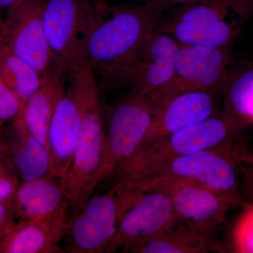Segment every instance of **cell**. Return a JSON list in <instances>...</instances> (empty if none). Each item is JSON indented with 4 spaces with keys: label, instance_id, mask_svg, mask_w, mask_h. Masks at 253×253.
<instances>
[{
    "label": "cell",
    "instance_id": "ac0fdd59",
    "mask_svg": "<svg viewBox=\"0 0 253 253\" xmlns=\"http://www.w3.org/2000/svg\"><path fill=\"white\" fill-rule=\"evenodd\" d=\"M13 202L16 222L44 217L68 207L61 179L54 176L21 181Z\"/></svg>",
    "mask_w": 253,
    "mask_h": 253
},
{
    "label": "cell",
    "instance_id": "d4e9b609",
    "mask_svg": "<svg viewBox=\"0 0 253 253\" xmlns=\"http://www.w3.org/2000/svg\"><path fill=\"white\" fill-rule=\"evenodd\" d=\"M23 105L14 91L0 78V126L4 127L22 114Z\"/></svg>",
    "mask_w": 253,
    "mask_h": 253
},
{
    "label": "cell",
    "instance_id": "277c9868",
    "mask_svg": "<svg viewBox=\"0 0 253 253\" xmlns=\"http://www.w3.org/2000/svg\"><path fill=\"white\" fill-rule=\"evenodd\" d=\"M244 129L224 113H215L138 149L118 168L117 181L131 180L172 158L234 146Z\"/></svg>",
    "mask_w": 253,
    "mask_h": 253
},
{
    "label": "cell",
    "instance_id": "1f68e13d",
    "mask_svg": "<svg viewBox=\"0 0 253 253\" xmlns=\"http://www.w3.org/2000/svg\"><path fill=\"white\" fill-rule=\"evenodd\" d=\"M6 146V142H5L4 136H3V137L0 138V151L4 149Z\"/></svg>",
    "mask_w": 253,
    "mask_h": 253
},
{
    "label": "cell",
    "instance_id": "6da1fadb",
    "mask_svg": "<svg viewBox=\"0 0 253 253\" xmlns=\"http://www.w3.org/2000/svg\"><path fill=\"white\" fill-rule=\"evenodd\" d=\"M166 10L148 1L112 6L106 3L97 7L84 60L100 87L111 90L129 85L138 54Z\"/></svg>",
    "mask_w": 253,
    "mask_h": 253
},
{
    "label": "cell",
    "instance_id": "3957f363",
    "mask_svg": "<svg viewBox=\"0 0 253 253\" xmlns=\"http://www.w3.org/2000/svg\"><path fill=\"white\" fill-rule=\"evenodd\" d=\"M253 11V0H205L179 6L158 28L181 44L228 48Z\"/></svg>",
    "mask_w": 253,
    "mask_h": 253
},
{
    "label": "cell",
    "instance_id": "2e32d148",
    "mask_svg": "<svg viewBox=\"0 0 253 253\" xmlns=\"http://www.w3.org/2000/svg\"><path fill=\"white\" fill-rule=\"evenodd\" d=\"M214 114L215 102L212 92L188 91L174 96L158 106L139 149Z\"/></svg>",
    "mask_w": 253,
    "mask_h": 253
},
{
    "label": "cell",
    "instance_id": "7c38bea8",
    "mask_svg": "<svg viewBox=\"0 0 253 253\" xmlns=\"http://www.w3.org/2000/svg\"><path fill=\"white\" fill-rule=\"evenodd\" d=\"M176 217L170 196L154 189L139 196L123 213L117 232L107 253L123 251L175 226Z\"/></svg>",
    "mask_w": 253,
    "mask_h": 253
},
{
    "label": "cell",
    "instance_id": "d6986e66",
    "mask_svg": "<svg viewBox=\"0 0 253 253\" xmlns=\"http://www.w3.org/2000/svg\"><path fill=\"white\" fill-rule=\"evenodd\" d=\"M224 250L223 244L211 233L174 226L160 235L133 245L123 253H206Z\"/></svg>",
    "mask_w": 253,
    "mask_h": 253
},
{
    "label": "cell",
    "instance_id": "4fadbf2b",
    "mask_svg": "<svg viewBox=\"0 0 253 253\" xmlns=\"http://www.w3.org/2000/svg\"><path fill=\"white\" fill-rule=\"evenodd\" d=\"M180 43L158 26L146 38L129 80L131 93L151 96L172 81Z\"/></svg>",
    "mask_w": 253,
    "mask_h": 253
},
{
    "label": "cell",
    "instance_id": "30bf717a",
    "mask_svg": "<svg viewBox=\"0 0 253 253\" xmlns=\"http://www.w3.org/2000/svg\"><path fill=\"white\" fill-rule=\"evenodd\" d=\"M229 58L228 48L180 44L172 81L161 91L148 96L157 109L182 93L221 90L231 70Z\"/></svg>",
    "mask_w": 253,
    "mask_h": 253
},
{
    "label": "cell",
    "instance_id": "f1b7e54d",
    "mask_svg": "<svg viewBox=\"0 0 253 253\" xmlns=\"http://www.w3.org/2000/svg\"><path fill=\"white\" fill-rule=\"evenodd\" d=\"M23 0H0V9L9 10L21 4Z\"/></svg>",
    "mask_w": 253,
    "mask_h": 253
},
{
    "label": "cell",
    "instance_id": "4dcf8cb0",
    "mask_svg": "<svg viewBox=\"0 0 253 253\" xmlns=\"http://www.w3.org/2000/svg\"><path fill=\"white\" fill-rule=\"evenodd\" d=\"M89 1H90L95 6H99L100 5L105 3L104 0H89Z\"/></svg>",
    "mask_w": 253,
    "mask_h": 253
},
{
    "label": "cell",
    "instance_id": "83f0119b",
    "mask_svg": "<svg viewBox=\"0 0 253 253\" xmlns=\"http://www.w3.org/2000/svg\"><path fill=\"white\" fill-rule=\"evenodd\" d=\"M205 1V0H145L144 1L153 3L161 6L165 9H168L169 7H173L174 6H182L194 3L200 2V1Z\"/></svg>",
    "mask_w": 253,
    "mask_h": 253
},
{
    "label": "cell",
    "instance_id": "e0dca14e",
    "mask_svg": "<svg viewBox=\"0 0 253 253\" xmlns=\"http://www.w3.org/2000/svg\"><path fill=\"white\" fill-rule=\"evenodd\" d=\"M4 139L21 181L53 176L47 150L28 130L22 116L4 131Z\"/></svg>",
    "mask_w": 253,
    "mask_h": 253
},
{
    "label": "cell",
    "instance_id": "603a6c76",
    "mask_svg": "<svg viewBox=\"0 0 253 253\" xmlns=\"http://www.w3.org/2000/svg\"><path fill=\"white\" fill-rule=\"evenodd\" d=\"M232 231V246L236 253H253V205L243 206Z\"/></svg>",
    "mask_w": 253,
    "mask_h": 253
},
{
    "label": "cell",
    "instance_id": "f546056e",
    "mask_svg": "<svg viewBox=\"0 0 253 253\" xmlns=\"http://www.w3.org/2000/svg\"><path fill=\"white\" fill-rule=\"evenodd\" d=\"M4 20L0 16V45L3 44V41H4Z\"/></svg>",
    "mask_w": 253,
    "mask_h": 253
},
{
    "label": "cell",
    "instance_id": "484cf974",
    "mask_svg": "<svg viewBox=\"0 0 253 253\" xmlns=\"http://www.w3.org/2000/svg\"><path fill=\"white\" fill-rule=\"evenodd\" d=\"M16 223L13 199L0 202V243Z\"/></svg>",
    "mask_w": 253,
    "mask_h": 253
},
{
    "label": "cell",
    "instance_id": "d6a6232c",
    "mask_svg": "<svg viewBox=\"0 0 253 253\" xmlns=\"http://www.w3.org/2000/svg\"><path fill=\"white\" fill-rule=\"evenodd\" d=\"M4 127L0 126V138L3 137V136H4Z\"/></svg>",
    "mask_w": 253,
    "mask_h": 253
},
{
    "label": "cell",
    "instance_id": "5b68a950",
    "mask_svg": "<svg viewBox=\"0 0 253 253\" xmlns=\"http://www.w3.org/2000/svg\"><path fill=\"white\" fill-rule=\"evenodd\" d=\"M97 14L89 0H45L43 26L54 70L70 78L84 61L86 38Z\"/></svg>",
    "mask_w": 253,
    "mask_h": 253
},
{
    "label": "cell",
    "instance_id": "8992f818",
    "mask_svg": "<svg viewBox=\"0 0 253 253\" xmlns=\"http://www.w3.org/2000/svg\"><path fill=\"white\" fill-rule=\"evenodd\" d=\"M142 194L116 182L106 194L91 196L69 221L66 253H107L123 213Z\"/></svg>",
    "mask_w": 253,
    "mask_h": 253
},
{
    "label": "cell",
    "instance_id": "8fae6325",
    "mask_svg": "<svg viewBox=\"0 0 253 253\" xmlns=\"http://www.w3.org/2000/svg\"><path fill=\"white\" fill-rule=\"evenodd\" d=\"M44 1L23 0L8 10L3 44L45 78L54 70L43 26Z\"/></svg>",
    "mask_w": 253,
    "mask_h": 253
},
{
    "label": "cell",
    "instance_id": "ba28073f",
    "mask_svg": "<svg viewBox=\"0 0 253 253\" xmlns=\"http://www.w3.org/2000/svg\"><path fill=\"white\" fill-rule=\"evenodd\" d=\"M234 146L200 151L160 163L125 184L151 179L176 178L199 183L218 193L246 204L239 192Z\"/></svg>",
    "mask_w": 253,
    "mask_h": 253
},
{
    "label": "cell",
    "instance_id": "9a60e30c",
    "mask_svg": "<svg viewBox=\"0 0 253 253\" xmlns=\"http://www.w3.org/2000/svg\"><path fill=\"white\" fill-rule=\"evenodd\" d=\"M68 223V207L44 217L16 222L0 243V253H66L60 242Z\"/></svg>",
    "mask_w": 253,
    "mask_h": 253
},
{
    "label": "cell",
    "instance_id": "4316f807",
    "mask_svg": "<svg viewBox=\"0 0 253 253\" xmlns=\"http://www.w3.org/2000/svg\"><path fill=\"white\" fill-rule=\"evenodd\" d=\"M244 163V162H243ZM243 166L242 190L243 199L247 204L253 205V164L244 163Z\"/></svg>",
    "mask_w": 253,
    "mask_h": 253
},
{
    "label": "cell",
    "instance_id": "9c48e42d",
    "mask_svg": "<svg viewBox=\"0 0 253 253\" xmlns=\"http://www.w3.org/2000/svg\"><path fill=\"white\" fill-rule=\"evenodd\" d=\"M156 107L146 95L133 94L116 104L104 124V142L99 184L117 172L142 142L154 119Z\"/></svg>",
    "mask_w": 253,
    "mask_h": 253
},
{
    "label": "cell",
    "instance_id": "5bb4252c",
    "mask_svg": "<svg viewBox=\"0 0 253 253\" xmlns=\"http://www.w3.org/2000/svg\"><path fill=\"white\" fill-rule=\"evenodd\" d=\"M69 81L51 118L46 141L52 176L60 179L71 166L82 128L77 89L74 83Z\"/></svg>",
    "mask_w": 253,
    "mask_h": 253
},
{
    "label": "cell",
    "instance_id": "7402d4cb",
    "mask_svg": "<svg viewBox=\"0 0 253 253\" xmlns=\"http://www.w3.org/2000/svg\"><path fill=\"white\" fill-rule=\"evenodd\" d=\"M0 78L23 106L42 85L44 78L4 44L0 45Z\"/></svg>",
    "mask_w": 253,
    "mask_h": 253
},
{
    "label": "cell",
    "instance_id": "cb8c5ba5",
    "mask_svg": "<svg viewBox=\"0 0 253 253\" xmlns=\"http://www.w3.org/2000/svg\"><path fill=\"white\" fill-rule=\"evenodd\" d=\"M21 182L6 146L0 151V202L14 199Z\"/></svg>",
    "mask_w": 253,
    "mask_h": 253
},
{
    "label": "cell",
    "instance_id": "7a4b0ae2",
    "mask_svg": "<svg viewBox=\"0 0 253 253\" xmlns=\"http://www.w3.org/2000/svg\"><path fill=\"white\" fill-rule=\"evenodd\" d=\"M77 89L82 128L68 172L61 179L67 199L69 221L83 211L99 184L104 142V119L100 89L86 61L69 78Z\"/></svg>",
    "mask_w": 253,
    "mask_h": 253
},
{
    "label": "cell",
    "instance_id": "44dd1931",
    "mask_svg": "<svg viewBox=\"0 0 253 253\" xmlns=\"http://www.w3.org/2000/svg\"><path fill=\"white\" fill-rule=\"evenodd\" d=\"M221 91L222 112L242 127L253 124V63L230 70Z\"/></svg>",
    "mask_w": 253,
    "mask_h": 253
},
{
    "label": "cell",
    "instance_id": "52a82bcc",
    "mask_svg": "<svg viewBox=\"0 0 253 253\" xmlns=\"http://www.w3.org/2000/svg\"><path fill=\"white\" fill-rule=\"evenodd\" d=\"M123 184L140 193L154 189L166 191L172 199L175 226L205 232H212L224 220L231 208L243 206L232 198L187 179L164 178Z\"/></svg>",
    "mask_w": 253,
    "mask_h": 253
},
{
    "label": "cell",
    "instance_id": "ffe728a7",
    "mask_svg": "<svg viewBox=\"0 0 253 253\" xmlns=\"http://www.w3.org/2000/svg\"><path fill=\"white\" fill-rule=\"evenodd\" d=\"M66 89L64 78L54 71L23 106L21 116L28 130L46 149L50 123Z\"/></svg>",
    "mask_w": 253,
    "mask_h": 253
}]
</instances>
